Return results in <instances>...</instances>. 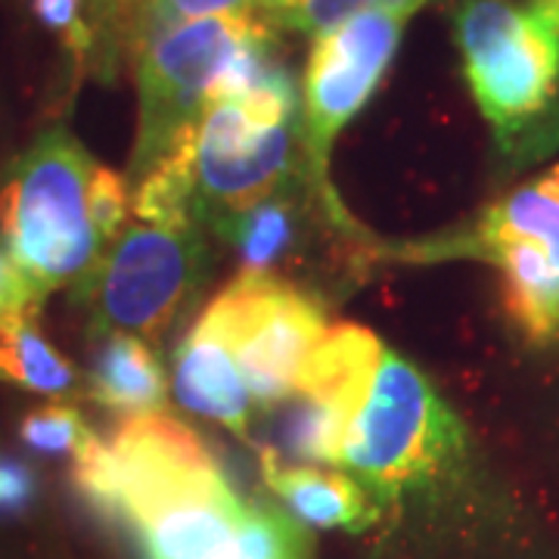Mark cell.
<instances>
[{"instance_id": "14", "label": "cell", "mask_w": 559, "mask_h": 559, "mask_svg": "<svg viewBox=\"0 0 559 559\" xmlns=\"http://www.w3.org/2000/svg\"><path fill=\"white\" fill-rule=\"evenodd\" d=\"M84 389L87 399L124 419L159 411L168 395V380L150 342L131 333H103Z\"/></svg>"}, {"instance_id": "11", "label": "cell", "mask_w": 559, "mask_h": 559, "mask_svg": "<svg viewBox=\"0 0 559 559\" xmlns=\"http://www.w3.org/2000/svg\"><path fill=\"white\" fill-rule=\"evenodd\" d=\"M175 399L187 411L215 419L240 436H249L252 429L255 401L240 377L230 323L218 296L180 342L175 355Z\"/></svg>"}, {"instance_id": "26", "label": "cell", "mask_w": 559, "mask_h": 559, "mask_svg": "<svg viewBox=\"0 0 559 559\" xmlns=\"http://www.w3.org/2000/svg\"><path fill=\"white\" fill-rule=\"evenodd\" d=\"M538 3H544V7H547V10H550V13L559 20V0H538Z\"/></svg>"}, {"instance_id": "8", "label": "cell", "mask_w": 559, "mask_h": 559, "mask_svg": "<svg viewBox=\"0 0 559 559\" xmlns=\"http://www.w3.org/2000/svg\"><path fill=\"white\" fill-rule=\"evenodd\" d=\"M301 143L296 119L264 121L237 100H209L193 128L175 143L183 150L197 215L221 227L230 215L277 193Z\"/></svg>"}, {"instance_id": "22", "label": "cell", "mask_w": 559, "mask_h": 559, "mask_svg": "<svg viewBox=\"0 0 559 559\" xmlns=\"http://www.w3.org/2000/svg\"><path fill=\"white\" fill-rule=\"evenodd\" d=\"M35 495L32 473L16 460H0V510H20Z\"/></svg>"}, {"instance_id": "21", "label": "cell", "mask_w": 559, "mask_h": 559, "mask_svg": "<svg viewBox=\"0 0 559 559\" xmlns=\"http://www.w3.org/2000/svg\"><path fill=\"white\" fill-rule=\"evenodd\" d=\"M47 299L32 277L22 271L16 259L7 252L0 242V320L16 318V314H38L40 301Z\"/></svg>"}, {"instance_id": "20", "label": "cell", "mask_w": 559, "mask_h": 559, "mask_svg": "<svg viewBox=\"0 0 559 559\" xmlns=\"http://www.w3.org/2000/svg\"><path fill=\"white\" fill-rule=\"evenodd\" d=\"M32 10L53 35H60L79 72H91L94 60V32L84 16V0H32Z\"/></svg>"}, {"instance_id": "16", "label": "cell", "mask_w": 559, "mask_h": 559, "mask_svg": "<svg viewBox=\"0 0 559 559\" xmlns=\"http://www.w3.org/2000/svg\"><path fill=\"white\" fill-rule=\"evenodd\" d=\"M218 234L237 249L240 274L267 277L296 240L293 202L286 200V193L277 190L255 205L230 215L218 227Z\"/></svg>"}, {"instance_id": "4", "label": "cell", "mask_w": 559, "mask_h": 559, "mask_svg": "<svg viewBox=\"0 0 559 559\" xmlns=\"http://www.w3.org/2000/svg\"><path fill=\"white\" fill-rule=\"evenodd\" d=\"M205 271L200 224L131 221L75 283L100 333L159 340L190 305Z\"/></svg>"}, {"instance_id": "3", "label": "cell", "mask_w": 559, "mask_h": 559, "mask_svg": "<svg viewBox=\"0 0 559 559\" xmlns=\"http://www.w3.org/2000/svg\"><path fill=\"white\" fill-rule=\"evenodd\" d=\"M466 429L417 364L382 348L340 463L377 498H401L457 473Z\"/></svg>"}, {"instance_id": "9", "label": "cell", "mask_w": 559, "mask_h": 559, "mask_svg": "<svg viewBox=\"0 0 559 559\" xmlns=\"http://www.w3.org/2000/svg\"><path fill=\"white\" fill-rule=\"evenodd\" d=\"M404 16L364 10L314 35L301 79L299 138L314 175L326 178L330 146L389 75L404 35Z\"/></svg>"}, {"instance_id": "7", "label": "cell", "mask_w": 559, "mask_h": 559, "mask_svg": "<svg viewBox=\"0 0 559 559\" xmlns=\"http://www.w3.org/2000/svg\"><path fill=\"white\" fill-rule=\"evenodd\" d=\"M382 348L364 326H326L289 395L252 419L264 426L261 448L286 463H336Z\"/></svg>"}, {"instance_id": "17", "label": "cell", "mask_w": 559, "mask_h": 559, "mask_svg": "<svg viewBox=\"0 0 559 559\" xmlns=\"http://www.w3.org/2000/svg\"><path fill=\"white\" fill-rule=\"evenodd\" d=\"M249 10H255V0H131L124 16V62L134 60L146 40L171 25Z\"/></svg>"}, {"instance_id": "23", "label": "cell", "mask_w": 559, "mask_h": 559, "mask_svg": "<svg viewBox=\"0 0 559 559\" xmlns=\"http://www.w3.org/2000/svg\"><path fill=\"white\" fill-rule=\"evenodd\" d=\"M299 3H305V0H255V13H259L264 22H271V25H274L280 16H286V13H289V10H296Z\"/></svg>"}, {"instance_id": "25", "label": "cell", "mask_w": 559, "mask_h": 559, "mask_svg": "<svg viewBox=\"0 0 559 559\" xmlns=\"http://www.w3.org/2000/svg\"><path fill=\"white\" fill-rule=\"evenodd\" d=\"M544 183H547V187H550V190H554V193L559 197V165L557 168H550V171L544 175Z\"/></svg>"}, {"instance_id": "12", "label": "cell", "mask_w": 559, "mask_h": 559, "mask_svg": "<svg viewBox=\"0 0 559 559\" xmlns=\"http://www.w3.org/2000/svg\"><path fill=\"white\" fill-rule=\"evenodd\" d=\"M246 510L224 476L162 503L131 528L143 540L146 559H237Z\"/></svg>"}, {"instance_id": "13", "label": "cell", "mask_w": 559, "mask_h": 559, "mask_svg": "<svg viewBox=\"0 0 559 559\" xmlns=\"http://www.w3.org/2000/svg\"><path fill=\"white\" fill-rule=\"evenodd\" d=\"M261 473L267 488L286 503L289 516L311 528L364 532L380 516L373 495L358 479L336 469L286 463L261 448Z\"/></svg>"}, {"instance_id": "18", "label": "cell", "mask_w": 559, "mask_h": 559, "mask_svg": "<svg viewBox=\"0 0 559 559\" xmlns=\"http://www.w3.org/2000/svg\"><path fill=\"white\" fill-rule=\"evenodd\" d=\"M20 436L28 448H35L40 454H72V457L94 439L91 426L69 404H47L25 414Z\"/></svg>"}, {"instance_id": "10", "label": "cell", "mask_w": 559, "mask_h": 559, "mask_svg": "<svg viewBox=\"0 0 559 559\" xmlns=\"http://www.w3.org/2000/svg\"><path fill=\"white\" fill-rule=\"evenodd\" d=\"M230 323L240 377L255 401V417L289 395L301 367L326 333L318 301L274 274H240L218 293Z\"/></svg>"}, {"instance_id": "19", "label": "cell", "mask_w": 559, "mask_h": 559, "mask_svg": "<svg viewBox=\"0 0 559 559\" xmlns=\"http://www.w3.org/2000/svg\"><path fill=\"white\" fill-rule=\"evenodd\" d=\"M429 0H305L296 10H289L286 16H280L274 25L280 28H293L301 35H320L333 25H340L342 20L364 13V10H385V13H395L411 20L417 10H423Z\"/></svg>"}, {"instance_id": "5", "label": "cell", "mask_w": 559, "mask_h": 559, "mask_svg": "<svg viewBox=\"0 0 559 559\" xmlns=\"http://www.w3.org/2000/svg\"><path fill=\"white\" fill-rule=\"evenodd\" d=\"M255 10L171 25L134 53L138 66V140L131 175L159 165L212 100L224 66L261 25Z\"/></svg>"}, {"instance_id": "1", "label": "cell", "mask_w": 559, "mask_h": 559, "mask_svg": "<svg viewBox=\"0 0 559 559\" xmlns=\"http://www.w3.org/2000/svg\"><path fill=\"white\" fill-rule=\"evenodd\" d=\"M97 171L79 138L53 124L0 183V242L44 296L75 286L109 246L94 205Z\"/></svg>"}, {"instance_id": "24", "label": "cell", "mask_w": 559, "mask_h": 559, "mask_svg": "<svg viewBox=\"0 0 559 559\" xmlns=\"http://www.w3.org/2000/svg\"><path fill=\"white\" fill-rule=\"evenodd\" d=\"M103 10H106V0H84V16H87L91 25L100 20Z\"/></svg>"}, {"instance_id": "6", "label": "cell", "mask_w": 559, "mask_h": 559, "mask_svg": "<svg viewBox=\"0 0 559 559\" xmlns=\"http://www.w3.org/2000/svg\"><path fill=\"white\" fill-rule=\"evenodd\" d=\"M432 255L491 261L503 277V305L535 345L559 340V197L544 178L488 205Z\"/></svg>"}, {"instance_id": "2", "label": "cell", "mask_w": 559, "mask_h": 559, "mask_svg": "<svg viewBox=\"0 0 559 559\" xmlns=\"http://www.w3.org/2000/svg\"><path fill=\"white\" fill-rule=\"evenodd\" d=\"M463 75L507 153L559 140V20L538 0H466L457 10Z\"/></svg>"}, {"instance_id": "15", "label": "cell", "mask_w": 559, "mask_h": 559, "mask_svg": "<svg viewBox=\"0 0 559 559\" xmlns=\"http://www.w3.org/2000/svg\"><path fill=\"white\" fill-rule=\"evenodd\" d=\"M0 380L40 395L79 392V367L50 345L35 314L0 320Z\"/></svg>"}]
</instances>
